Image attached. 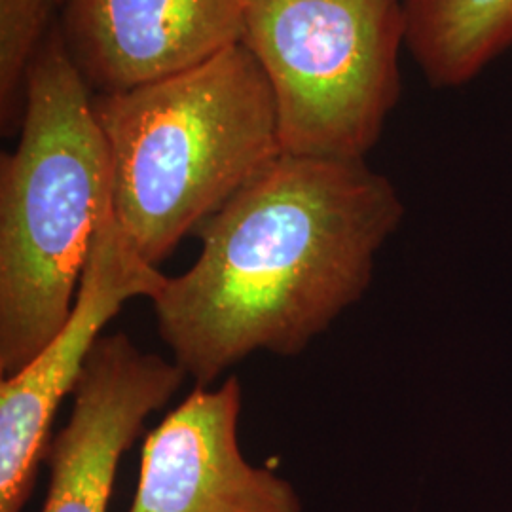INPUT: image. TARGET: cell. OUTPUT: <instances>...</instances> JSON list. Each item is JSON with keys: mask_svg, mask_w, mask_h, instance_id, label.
<instances>
[{"mask_svg": "<svg viewBox=\"0 0 512 512\" xmlns=\"http://www.w3.org/2000/svg\"><path fill=\"white\" fill-rule=\"evenodd\" d=\"M403 217L365 160L281 152L198 230L196 262L152 300L158 334L203 387L256 351L296 357L361 300Z\"/></svg>", "mask_w": 512, "mask_h": 512, "instance_id": "obj_1", "label": "cell"}, {"mask_svg": "<svg viewBox=\"0 0 512 512\" xmlns=\"http://www.w3.org/2000/svg\"><path fill=\"white\" fill-rule=\"evenodd\" d=\"M93 112L114 215L156 268L281 154L274 93L241 42L183 73L95 93Z\"/></svg>", "mask_w": 512, "mask_h": 512, "instance_id": "obj_2", "label": "cell"}, {"mask_svg": "<svg viewBox=\"0 0 512 512\" xmlns=\"http://www.w3.org/2000/svg\"><path fill=\"white\" fill-rule=\"evenodd\" d=\"M112 209V165L93 95L52 27L29 71L18 147L0 156V376L73 313L93 236Z\"/></svg>", "mask_w": 512, "mask_h": 512, "instance_id": "obj_3", "label": "cell"}, {"mask_svg": "<svg viewBox=\"0 0 512 512\" xmlns=\"http://www.w3.org/2000/svg\"><path fill=\"white\" fill-rule=\"evenodd\" d=\"M241 44L270 82L281 152L365 160L403 92V0H245Z\"/></svg>", "mask_w": 512, "mask_h": 512, "instance_id": "obj_4", "label": "cell"}, {"mask_svg": "<svg viewBox=\"0 0 512 512\" xmlns=\"http://www.w3.org/2000/svg\"><path fill=\"white\" fill-rule=\"evenodd\" d=\"M165 283L167 275L141 256L112 207L93 236L71 317L27 365L0 382V512L25 511L55 412L73 393L110 319L128 300H154Z\"/></svg>", "mask_w": 512, "mask_h": 512, "instance_id": "obj_5", "label": "cell"}, {"mask_svg": "<svg viewBox=\"0 0 512 512\" xmlns=\"http://www.w3.org/2000/svg\"><path fill=\"white\" fill-rule=\"evenodd\" d=\"M186 378L175 361L137 348L124 332L101 336L74 387L71 418L48 444L42 512H107L120 459Z\"/></svg>", "mask_w": 512, "mask_h": 512, "instance_id": "obj_6", "label": "cell"}, {"mask_svg": "<svg viewBox=\"0 0 512 512\" xmlns=\"http://www.w3.org/2000/svg\"><path fill=\"white\" fill-rule=\"evenodd\" d=\"M243 389H196L148 433L128 512H302L293 484L239 446Z\"/></svg>", "mask_w": 512, "mask_h": 512, "instance_id": "obj_7", "label": "cell"}, {"mask_svg": "<svg viewBox=\"0 0 512 512\" xmlns=\"http://www.w3.org/2000/svg\"><path fill=\"white\" fill-rule=\"evenodd\" d=\"M245 0H63L57 29L90 90L126 92L236 46Z\"/></svg>", "mask_w": 512, "mask_h": 512, "instance_id": "obj_8", "label": "cell"}, {"mask_svg": "<svg viewBox=\"0 0 512 512\" xmlns=\"http://www.w3.org/2000/svg\"><path fill=\"white\" fill-rule=\"evenodd\" d=\"M406 52L437 90L471 84L512 50V0H403Z\"/></svg>", "mask_w": 512, "mask_h": 512, "instance_id": "obj_9", "label": "cell"}, {"mask_svg": "<svg viewBox=\"0 0 512 512\" xmlns=\"http://www.w3.org/2000/svg\"><path fill=\"white\" fill-rule=\"evenodd\" d=\"M52 0H0V126L19 133L29 71L50 35Z\"/></svg>", "mask_w": 512, "mask_h": 512, "instance_id": "obj_10", "label": "cell"}, {"mask_svg": "<svg viewBox=\"0 0 512 512\" xmlns=\"http://www.w3.org/2000/svg\"><path fill=\"white\" fill-rule=\"evenodd\" d=\"M52 2H55V4H61V2H63V0H52Z\"/></svg>", "mask_w": 512, "mask_h": 512, "instance_id": "obj_11", "label": "cell"}]
</instances>
